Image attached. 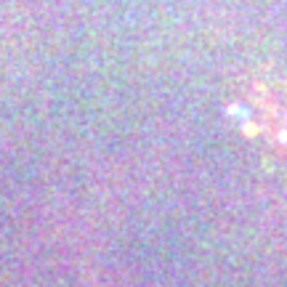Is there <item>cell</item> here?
I'll list each match as a JSON object with an SVG mask.
<instances>
[{"mask_svg":"<svg viewBox=\"0 0 287 287\" xmlns=\"http://www.w3.org/2000/svg\"><path fill=\"white\" fill-rule=\"evenodd\" d=\"M250 122L279 152H287V72L260 83L250 99Z\"/></svg>","mask_w":287,"mask_h":287,"instance_id":"obj_1","label":"cell"}]
</instances>
